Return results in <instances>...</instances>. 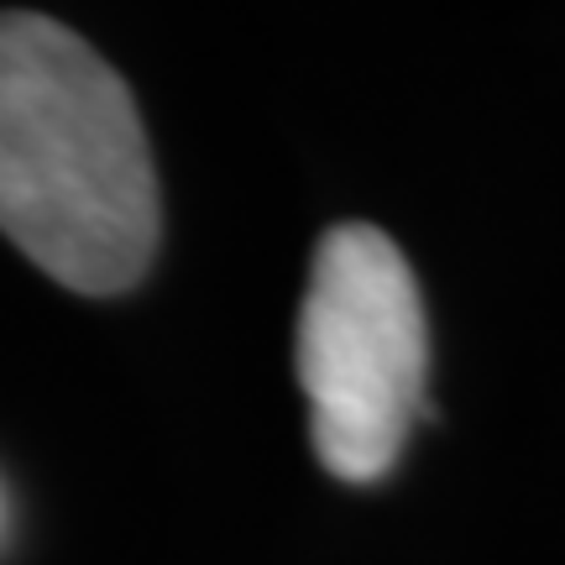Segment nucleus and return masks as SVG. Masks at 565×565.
<instances>
[{
    "mask_svg": "<svg viewBox=\"0 0 565 565\" xmlns=\"http://www.w3.org/2000/svg\"><path fill=\"white\" fill-rule=\"evenodd\" d=\"M0 236L89 299L137 288L162 242L131 89L79 32L38 11H0Z\"/></svg>",
    "mask_w": 565,
    "mask_h": 565,
    "instance_id": "nucleus-1",
    "label": "nucleus"
},
{
    "mask_svg": "<svg viewBox=\"0 0 565 565\" xmlns=\"http://www.w3.org/2000/svg\"><path fill=\"white\" fill-rule=\"evenodd\" d=\"M299 387L315 461L351 487L383 482L429 414V320L398 242L366 221L330 225L299 303Z\"/></svg>",
    "mask_w": 565,
    "mask_h": 565,
    "instance_id": "nucleus-2",
    "label": "nucleus"
}]
</instances>
